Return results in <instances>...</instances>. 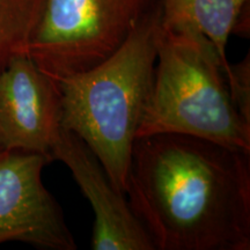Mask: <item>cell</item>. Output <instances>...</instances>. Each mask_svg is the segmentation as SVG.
Wrapping results in <instances>:
<instances>
[{"label":"cell","mask_w":250,"mask_h":250,"mask_svg":"<svg viewBox=\"0 0 250 250\" xmlns=\"http://www.w3.org/2000/svg\"><path fill=\"white\" fill-rule=\"evenodd\" d=\"M125 196L155 250L250 249V152L188 134L139 137Z\"/></svg>","instance_id":"1"},{"label":"cell","mask_w":250,"mask_h":250,"mask_svg":"<svg viewBox=\"0 0 250 250\" xmlns=\"http://www.w3.org/2000/svg\"><path fill=\"white\" fill-rule=\"evenodd\" d=\"M160 33L158 2L108 58L87 71L55 79L59 124L86 143L124 195L133 144L154 80Z\"/></svg>","instance_id":"2"},{"label":"cell","mask_w":250,"mask_h":250,"mask_svg":"<svg viewBox=\"0 0 250 250\" xmlns=\"http://www.w3.org/2000/svg\"><path fill=\"white\" fill-rule=\"evenodd\" d=\"M156 133L188 134L250 152V125L234 107L217 49L198 31L162 22L137 138Z\"/></svg>","instance_id":"3"},{"label":"cell","mask_w":250,"mask_h":250,"mask_svg":"<svg viewBox=\"0 0 250 250\" xmlns=\"http://www.w3.org/2000/svg\"><path fill=\"white\" fill-rule=\"evenodd\" d=\"M158 0H44L27 55L52 79L114 54Z\"/></svg>","instance_id":"4"},{"label":"cell","mask_w":250,"mask_h":250,"mask_svg":"<svg viewBox=\"0 0 250 250\" xmlns=\"http://www.w3.org/2000/svg\"><path fill=\"white\" fill-rule=\"evenodd\" d=\"M49 156L0 153V245L17 241L45 250H76L62 208L42 180Z\"/></svg>","instance_id":"5"},{"label":"cell","mask_w":250,"mask_h":250,"mask_svg":"<svg viewBox=\"0 0 250 250\" xmlns=\"http://www.w3.org/2000/svg\"><path fill=\"white\" fill-rule=\"evenodd\" d=\"M58 126L57 83L26 52L15 55L0 70V152L37 153L52 160Z\"/></svg>","instance_id":"6"},{"label":"cell","mask_w":250,"mask_h":250,"mask_svg":"<svg viewBox=\"0 0 250 250\" xmlns=\"http://www.w3.org/2000/svg\"><path fill=\"white\" fill-rule=\"evenodd\" d=\"M70 169L92 206L94 250H155L151 237L86 143L59 124L50 152Z\"/></svg>","instance_id":"7"},{"label":"cell","mask_w":250,"mask_h":250,"mask_svg":"<svg viewBox=\"0 0 250 250\" xmlns=\"http://www.w3.org/2000/svg\"><path fill=\"white\" fill-rule=\"evenodd\" d=\"M165 27H187L204 35L223 62L226 78L230 74L227 43L234 34L249 0H158Z\"/></svg>","instance_id":"8"},{"label":"cell","mask_w":250,"mask_h":250,"mask_svg":"<svg viewBox=\"0 0 250 250\" xmlns=\"http://www.w3.org/2000/svg\"><path fill=\"white\" fill-rule=\"evenodd\" d=\"M44 0H0V70L18 54H27Z\"/></svg>","instance_id":"9"},{"label":"cell","mask_w":250,"mask_h":250,"mask_svg":"<svg viewBox=\"0 0 250 250\" xmlns=\"http://www.w3.org/2000/svg\"><path fill=\"white\" fill-rule=\"evenodd\" d=\"M228 89L234 107L242 120L250 125V59L249 54L236 65H230L227 78Z\"/></svg>","instance_id":"10"},{"label":"cell","mask_w":250,"mask_h":250,"mask_svg":"<svg viewBox=\"0 0 250 250\" xmlns=\"http://www.w3.org/2000/svg\"><path fill=\"white\" fill-rule=\"evenodd\" d=\"M0 153H1V152H0Z\"/></svg>","instance_id":"11"}]
</instances>
